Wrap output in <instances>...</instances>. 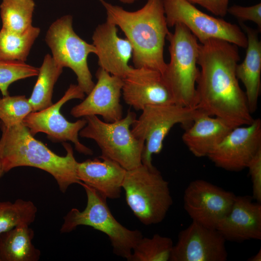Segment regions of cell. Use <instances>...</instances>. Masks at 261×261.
I'll return each mask as SVG.
<instances>
[{"mask_svg": "<svg viewBox=\"0 0 261 261\" xmlns=\"http://www.w3.org/2000/svg\"><path fill=\"white\" fill-rule=\"evenodd\" d=\"M238 46L226 41L210 39L199 46L197 106L209 116L223 119L233 128L254 120L245 92L236 74L240 59Z\"/></svg>", "mask_w": 261, "mask_h": 261, "instance_id": "cell-1", "label": "cell"}, {"mask_svg": "<svg viewBox=\"0 0 261 261\" xmlns=\"http://www.w3.org/2000/svg\"><path fill=\"white\" fill-rule=\"evenodd\" d=\"M99 0L105 10L106 21L118 26L130 43L134 67L151 69L162 74L166 66L164 46L170 32L162 0H147L133 12Z\"/></svg>", "mask_w": 261, "mask_h": 261, "instance_id": "cell-2", "label": "cell"}, {"mask_svg": "<svg viewBox=\"0 0 261 261\" xmlns=\"http://www.w3.org/2000/svg\"><path fill=\"white\" fill-rule=\"evenodd\" d=\"M0 161L4 173L20 166L41 169L53 176L62 193L71 185L80 183L70 144L62 143L66 154L60 156L36 139L23 122L9 127L0 122Z\"/></svg>", "mask_w": 261, "mask_h": 261, "instance_id": "cell-3", "label": "cell"}, {"mask_svg": "<svg viewBox=\"0 0 261 261\" xmlns=\"http://www.w3.org/2000/svg\"><path fill=\"white\" fill-rule=\"evenodd\" d=\"M174 32L166 39L169 42L170 60L162 75L174 103L183 107L197 106L196 84L200 70L197 67L199 44L184 25L176 24Z\"/></svg>", "mask_w": 261, "mask_h": 261, "instance_id": "cell-4", "label": "cell"}, {"mask_svg": "<svg viewBox=\"0 0 261 261\" xmlns=\"http://www.w3.org/2000/svg\"><path fill=\"white\" fill-rule=\"evenodd\" d=\"M80 185L86 193V206L82 211L72 208L64 217L60 232H70L81 225L91 227L105 233L110 241L113 253L127 260L143 237L142 232L122 225L111 213L105 197L81 182Z\"/></svg>", "mask_w": 261, "mask_h": 261, "instance_id": "cell-5", "label": "cell"}, {"mask_svg": "<svg viewBox=\"0 0 261 261\" xmlns=\"http://www.w3.org/2000/svg\"><path fill=\"white\" fill-rule=\"evenodd\" d=\"M122 189L128 205L145 225L162 221L173 204L168 182L155 167L142 164L126 170Z\"/></svg>", "mask_w": 261, "mask_h": 261, "instance_id": "cell-6", "label": "cell"}, {"mask_svg": "<svg viewBox=\"0 0 261 261\" xmlns=\"http://www.w3.org/2000/svg\"><path fill=\"white\" fill-rule=\"evenodd\" d=\"M86 126L80 131L81 137L93 140L102 152L100 158L112 160L130 170L140 166L145 143L136 138L131 126L136 118L130 110L121 119L107 122L97 116L84 117Z\"/></svg>", "mask_w": 261, "mask_h": 261, "instance_id": "cell-7", "label": "cell"}, {"mask_svg": "<svg viewBox=\"0 0 261 261\" xmlns=\"http://www.w3.org/2000/svg\"><path fill=\"white\" fill-rule=\"evenodd\" d=\"M141 111L138 118L133 122L131 131L136 138L144 142L142 163L150 168L154 167L152 155L161 151L164 139L174 125L190 126L203 111L198 106L186 107L175 103L148 105Z\"/></svg>", "mask_w": 261, "mask_h": 261, "instance_id": "cell-8", "label": "cell"}, {"mask_svg": "<svg viewBox=\"0 0 261 261\" xmlns=\"http://www.w3.org/2000/svg\"><path fill=\"white\" fill-rule=\"evenodd\" d=\"M45 40L55 61L63 68L72 70L77 76V85L88 94L95 83L87 58L91 53L96 54V49L74 32L72 16L66 15L54 21L46 32Z\"/></svg>", "mask_w": 261, "mask_h": 261, "instance_id": "cell-9", "label": "cell"}, {"mask_svg": "<svg viewBox=\"0 0 261 261\" xmlns=\"http://www.w3.org/2000/svg\"><path fill=\"white\" fill-rule=\"evenodd\" d=\"M168 27L181 24L201 44L212 39H221L246 48V34L237 25L209 15L187 0H162Z\"/></svg>", "mask_w": 261, "mask_h": 261, "instance_id": "cell-10", "label": "cell"}, {"mask_svg": "<svg viewBox=\"0 0 261 261\" xmlns=\"http://www.w3.org/2000/svg\"><path fill=\"white\" fill-rule=\"evenodd\" d=\"M85 93L77 85L71 84L64 95L56 103L43 110L32 112L23 120V124L33 136L44 132L54 142L69 141L74 145L79 153L92 155V150L80 143L78 139L80 131L86 126L84 117L74 122L68 121L60 112V109L68 101L72 99L83 100Z\"/></svg>", "mask_w": 261, "mask_h": 261, "instance_id": "cell-11", "label": "cell"}, {"mask_svg": "<svg viewBox=\"0 0 261 261\" xmlns=\"http://www.w3.org/2000/svg\"><path fill=\"white\" fill-rule=\"evenodd\" d=\"M236 195L203 179L189 183L184 194V207L192 219L203 226L216 229L230 212Z\"/></svg>", "mask_w": 261, "mask_h": 261, "instance_id": "cell-12", "label": "cell"}, {"mask_svg": "<svg viewBox=\"0 0 261 261\" xmlns=\"http://www.w3.org/2000/svg\"><path fill=\"white\" fill-rule=\"evenodd\" d=\"M261 150V120L236 127L224 138L207 157L218 167L238 172L246 168Z\"/></svg>", "mask_w": 261, "mask_h": 261, "instance_id": "cell-13", "label": "cell"}, {"mask_svg": "<svg viewBox=\"0 0 261 261\" xmlns=\"http://www.w3.org/2000/svg\"><path fill=\"white\" fill-rule=\"evenodd\" d=\"M226 241L216 229L192 221L179 233L170 261H226Z\"/></svg>", "mask_w": 261, "mask_h": 261, "instance_id": "cell-14", "label": "cell"}, {"mask_svg": "<svg viewBox=\"0 0 261 261\" xmlns=\"http://www.w3.org/2000/svg\"><path fill=\"white\" fill-rule=\"evenodd\" d=\"M96 76L97 83L87 97L72 107L71 114L76 118L100 116L107 122L121 119L122 78L112 75L101 68L97 71Z\"/></svg>", "mask_w": 261, "mask_h": 261, "instance_id": "cell-15", "label": "cell"}, {"mask_svg": "<svg viewBox=\"0 0 261 261\" xmlns=\"http://www.w3.org/2000/svg\"><path fill=\"white\" fill-rule=\"evenodd\" d=\"M122 80L124 100L136 110L148 105L174 103L161 74L156 70L131 67Z\"/></svg>", "mask_w": 261, "mask_h": 261, "instance_id": "cell-16", "label": "cell"}, {"mask_svg": "<svg viewBox=\"0 0 261 261\" xmlns=\"http://www.w3.org/2000/svg\"><path fill=\"white\" fill-rule=\"evenodd\" d=\"M92 39L100 68L124 78L132 67L129 61L133 49L129 40L118 36L117 26L107 21L96 27Z\"/></svg>", "mask_w": 261, "mask_h": 261, "instance_id": "cell-17", "label": "cell"}, {"mask_svg": "<svg viewBox=\"0 0 261 261\" xmlns=\"http://www.w3.org/2000/svg\"><path fill=\"white\" fill-rule=\"evenodd\" d=\"M249 196H236L229 213L216 229L226 241L261 240V204Z\"/></svg>", "mask_w": 261, "mask_h": 261, "instance_id": "cell-18", "label": "cell"}, {"mask_svg": "<svg viewBox=\"0 0 261 261\" xmlns=\"http://www.w3.org/2000/svg\"><path fill=\"white\" fill-rule=\"evenodd\" d=\"M100 158L77 162L78 179L107 199L119 198L126 170L112 160Z\"/></svg>", "mask_w": 261, "mask_h": 261, "instance_id": "cell-19", "label": "cell"}, {"mask_svg": "<svg viewBox=\"0 0 261 261\" xmlns=\"http://www.w3.org/2000/svg\"><path fill=\"white\" fill-rule=\"evenodd\" d=\"M233 128L223 119L203 111L184 133L182 140L195 157H207Z\"/></svg>", "mask_w": 261, "mask_h": 261, "instance_id": "cell-20", "label": "cell"}, {"mask_svg": "<svg viewBox=\"0 0 261 261\" xmlns=\"http://www.w3.org/2000/svg\"><path fill=\"white\" fill-rule=\"evenodd\" d=\"M247 38L246 54L244 60L237 64L236 74L246 89V96L249 110L254 113L257 108L261 90V42L259 31L241 23Z\"/></svg>", "mask_w": 261, "mask_h": 261, "instance_id": "cell-21", "label": "cell"}, {"mask_svg": "<svg viewBox=\"0 0 261 261\" xmlns=\"http://www.w3.org/2000/svg\"><path fill=\"white\" fill-rule=\"evenodd\" d=\"M33 230L22 225L0 234V261H38L41 251L32 243Z\"/></svg>", "mask_w": 261, "mask_h": 261, "instance_id": "cell-22", "label": "cell"}, {"mask_svg": "<svg viewBox=\"0 0 261 261\" xmlns=\"http://www.w3.org/2000/svg\"><path fill=\"white\" fill-rule=\"evenodd\" d=\"M63 68L50 54L44 56L39 68L37 80L29 99L32 112L43 110L53 104L54 87L62 72Z\"/></svg>", "mask_w": 261, "mask_h": 261, "instance_id": "cell-23", "label": "cell"}, {"mask_svg": "<svg viewBox=\"0 0 261 261\" xmlns=\"http://www.w3.org/2000/svg\"><path fill=\"white\" fill-rule=\"evenodd\" d=\"M40 32V29L33 26L21 33L1 28L0 30V60L25 62Z\"/></svg>", "mask_w": 261, "mask_h": 261, "instance_id": "cell-24", "label": "cell"}, {"mask_svg": "<svg viewBox=\"0 0 261 261\" xmlns=\"http://www.w3.org/2000/svg\"><path fill=\"white\" fill-rule=\"evenodd\" d=\"M35 5L33 0H2L0 4L2 28L18 33L27 30L32 26Z\"/></svg>", "mask_w": 261, "mask_h": 261, "instance_id": "cell-25", "label": "cell"}, {"mask_svg": "<svg viewBox=\"0 0 261 261\" xmlns=\"http://www.w3.org/2000/svg\"><path fill=\"white\" fill-rule=\"evenodd\" d=\"M37 212L36 206L30 201L18 199L14 203L0 202V234L17 226H29Z\"/></svg>", "mask_w": 261, "mask_h": 261, "instance_id": "cell-26", "label": "cell"}, {"mask_svg": "<svg viewBox=\"0 0 261 261\" xmlns=\"http://www.w3.org/2000/svg\"><path fill=\"white\" fill-rule=\"evenodd\" d=\"M171 238L154 234L143 237L132 250L128 261H168L173 247Z\"/></svg>", "mask_w": 261, "mask_h": 261, "instance_id": "cell-27", "label": "cell"}, {"mask_svg": "<svg viewBox=\"0 0 261 261\" xmlns=\"http://www.w3.org/2000/svg\"><path fill=\"white\" fill-rule=\"evenodd\" d=\"M32 112L31 105L25 95L0 98V122L9 127L21 123Z\"/></svg>", "mask_w": 261, "mask_h": 261, "instance_id": "cell-28", "label": "cell"}, {"mask_svg": "<svg viewBox=\"0 0 261 261\" xmlns=\"http://www.w3.org/2000/svg\"><path fill=\"white\" fill-rule=\"evenodd\" d=\"M39 68L19 61L0 60V91L3 96L9 95L8 87L19 80L37 76Z\"/></svg>", "mask_w": 261, "mask_h": 261, "instance_id": "cell-29", "label": "cell"}, {"mask_svg": "<svg viewBox=\"0 0 261 261\" xmlns=\"http://www.w3.org/2000/svg\"><path fill=\"white\" fill-rule=\"evenodd\" d=\"M227 13L233 15L241 21H250L255 23L261 30V3L250 6L233 5L228 7Z\"/></svg>", "mask_w": 261, "mask_h": 261, "instance_id": "cell-30", "label": "cell"}, {"mask_svg": "<svg viewBox=\"0 0 261 261\" xmlns=\"http://www.w3.org/2000/svg\"><path fill=\"white\" fill-rule=\"evenodd\" d=\"M247 168L252 183V198L257 202H261V150L249 162Z\"/></svg>", "mask_w": 261, "mask_h": 261, "instance_id": "cell-31", "label": "cell"}, {"mask_svg": "<svg viewBox=\"0 0 261 261\" xmlns=\"http://www.w3.org/2000/svg\"><path fill=\"white\" fill-rule=\"evenodd\" d=\"M192 4H198L214 15L223 17L227 14L229 0H187Z\"/></svg>", "mask_w": 261, "mask_h": 261, "instance_id": "cell-32", "label": "cell"}, {"mask_svg": "<svg viewBox=\"0 0 261 261\" xmlns=\"http://www.w3.org/2000/svg\"><path fill=\"white\" fill-rule=\"evenodd\" d=\"M249 261H261V249L258 252L249 258L248 260Z\"/></svg>", "mask_w": 261, "mask_h": 261, "instance_id": "cell-33", "label": "cell"}, {"mask_svg": "<svg viewBox=\"0 0 261 261\" xmlns=\"http://www.w3.org/2000/svg\"><path fill=\"white\" fill-rule=\"evenodd\" d=\"M121 2L124 3H131L134 2L135 0H119Z\"/></svg>", "mask_w": 261, "mask_h": 261, "instance_id": "cell-34", "label": "cell"}, {"mask_svg": "<svg viewBox=\"0 0 261 261\" xmlns=\"http://www.w3.org/2000/svg\"><path fill=\"white\" fill-rule=\"evenodd\" d=\"M4 173L2 168V164L0 161V178L2 176L3 173Z\"/></svg>", "mask_w": 261, "mask_h": 261, "instance_id": "cell-35", "label": "cell"}]
</instances>
